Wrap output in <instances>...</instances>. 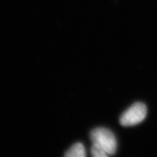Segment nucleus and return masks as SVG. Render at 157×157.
Here are the masks:
<instances>
[{
	"label": "nucleus",
	"instance_id": "obj_3",
	"mask_svg": "<svg viewBox=\"0 0 157 157\" xmlns=\"http://www.w3.org/2000/svg\"><path fill=\"white\" fill-rule=\"evenodd\" d=\"M65 156L68 157H84L86 156L85 148L82 143H76L67 151Z\"/></svg>",
	"mask_w": 157,
	"mask_h": 157
},
{
	"label": "nucleus",
	"instance_id": "obj_4",
	"mask_svg": "<svg viewBox=\"0 0 157 157\" xmlns=\"http://www.w3.org/2000/svg\"><path fill=\"white\" fill-rule=\"evenodd\" d=\"M91 153L92 155L95 157H106L109 156L105 150H103L101 147L96 144H93L91 148Z\"/></svg>",
	"mask_w": 157,
	"mask_h": 157
},
{
	"label": "nucleus",
	"instance_id": "obj_2",
	"mask_svg": "<svg viewBox=\"0 0 157 157\" xmlns=\"http://www.w3.org/2000/svg\"><path fill=\"white\" fill-rule=\"evenodd\" d=\"M146 114V105L142 103H136L122 113L120 117V124L124 127L134 126L144 120Z\"/></svg>",
	"mask_w": 157,
	"mask_h": 157
},
{
	"label": "nucleus",
	"instance_id": "obj_1",
	"mask_svg": "<svg viewBox=\"0 0 157 157\" xmlns=\"http://www.w3.org/2000/svg\"><path fill=\"white\" fill-rule=\"evenodd\" d=\"M90 138L93 144H96L105 150L109 155H113L117 151V139L113 133L106 128H96L90 133Z\"/></svg>",
	"mask_w": 157,
	"mask_h": 157
}]
</instances>
